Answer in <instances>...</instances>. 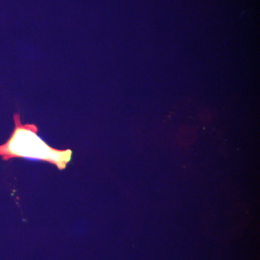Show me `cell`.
<instances>
[{"label": "cell", "mask_w": 260, "mask_h": 260, "mask_svg": "<svg viewBox=\"0 0 260 260\" xmlns=\"http://www.w3.org/2000/svg\"><path fill=\"white\" fill-rule=\"evenodd\" d=\"M14 129L10 138L0 145V157L8 161L13 158H25L44 161L55 166L59 171L68 167L73 158L70 149L52 148L38 135L39 128L34 124H22L20 113L13 116Z\"/></svg>", "instance_id": "obj_1"}]
</instances>
